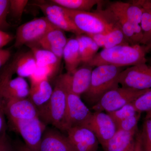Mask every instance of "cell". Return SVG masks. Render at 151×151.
<instances>
[{"mask_svg": "<svg viewBox=\"0 0 151 151\" xmlns=\"http://www.w3.org/2000/svg\"><path fill=\"white\" fill-rule=\"evenodd\" d=\"M12 62L15 73L23 78H29L37 67L35 58L31 51L20 55Z\"/></svg>", "mask_w": 151, "mask_h": 151, "instance_id": "cell-21", "label": "cell"}, {"mask_svg": "<svg viewBox=\"0 0 151 151\" xmlns=\"http://www.w3.org/2000/svg\"><path fill=\"white\" fill-rule=\"evenodd\" d=\"M15 151H32L29 150L25 145L21 144H16L14 147Z\"/></svg>", "mask_w": 151, "mask_h": 151, "instance_id": "cell-42", "label": "cell"}, {"mask_svg": "<svg viewBox=\"0 0 151 151\" xmlns=\"http://www.w3.org/2000/svg\"><path fill=\"white\" fill-rule=\"evenodd\" d=\"M145 49L147 53L151 51V42L147 45L145 46Z\"/></svg>", "mask_w": 151, "mask_h": 151, "instance_id": "cell-44", "label": "cell"}, {"mask_svg": "<svg viewBox=\"0 0 151 151\" xmlns=\"http://www.w3.org/2000/svg\"><path fill=\"white\" fill-rule=\"evenodd\" d=\"M53 90L48 80H45L31 86L28 98L37 110L47 103L51 97Z\"/></svg>", "mask_w": 151, "mask_h": 151, "instance_id": "cell-19", "label": "cell"}, {"mask_svg": "<svg viewBox=\"0 0 151 151\" xmlns=\"http://www.w3.org/2000/svg\"><path fill=\"white\" fill-rule=\"evenodd\" d=\"M118 83L122 87L143 90L151 89V65L140 63L130 66L120 73Z\"/></svg>", "mask_w": 151, "mask_h": 151, "instance_id": "cell-9", "label": "cell"}, {"mask_svg": "<svg viewBox=\"0 0 151 151\" xmlns=\"http://www.w3.org/2000/svg\"><path fill=\"white\" fill-rule=\"evenodd\" d=\"M147 52L145 45H120L112 48L103 49L97 52L86 65L92 67L101 65H111L122 68L147 63Z\"/></svg>", "mask_w": 151, "mask_h": 151, "instance_id": "cell-1", "label": "cell"}, {"mask_svg": "<svg viewBox=\"0 0 151 151\" xmlns=\"http://www.w3.org/2000/svg\"><path fill=\"white\" fill-rule=\"evenodd\" d=\"M4 107L0 108V137L6 133V123Z\"/></svg>", "mask_w": 151, "mask_h": 151, "instance_id": "cell-38", "label": "cell"}, {"mask_svg": "<svg viewBox=\"0 0 151 151\" xmlns=\"http://www.w3.org/2000/svg\"><path fill=\"white\" fill-rule=\"evenodd\" d=\"M141 134L143 141L151 143V111L146 112Z\"/></svg>", "mask_w": 151, "mask_h": 151, "instance_id": "cell-34", "label": "cell"}, {"mask_svg": "<svg viewBox=\"0 0 151 151\" xmlns=\"http://www.w3.org/2000/svg\"><path fill=\"white\" fill-rule=\"evenodd\" d=\"M14 39H15L14 36L0 29V49H2Z\"/></svg>", "mask_w": 151, "mask_h": 151, "instance_id": "cell-36", "label": "cell"}, {"mask_svg": "<svg viewBox=\"0 0 151 151\" xmlns=\"http://www.w3.org/2000/svg\"><path fill=\"white\" fill-rule=\"evenodd\" d=\"M30 88L25 79L18 76L9 80L3 88L2 96L5 102L28 98Z\"/></svg>", "mask_w": 151, "mask_h": 151, "instance_id": "cell-17", "label": "cell"}, {"mask_svg": "<svg viewBox=\"0 0 151 151\" xmlns=\"http://www.w3.org/2000/svg\"><path fill=\"white\" fill-rule=\"evenodd\" d=\"M4 111L9 121L29 120L38 117L36 107L28 98L7 101Z\"/></svg>", "mask_w": 151, "mask_h": 151, "instance_id": "cell-14", "label": "cell"}, {"mask_svg": "<svg viewBox=\"0 0 151 151\" xmlns=\"http://www.w3.org/2000/svg\"><path fill=\"white\" fill-rule=\"evenodd\" d=\"M106 34H96L89 35H87L91 38L99 47H104V42L105 35Z\"/></svg>", "mask_w": 151, "mask_h": 151, "instance_id": "cell-39", "label": "cell"}, {"mask_svg": "<svg viewBox=\"0 0 151 151\" xmlns=\"http://www.w3.org/2000/svg\"><path fill=\"white\" fill-rule=\"evenodd\" d=\"M38 151H76L67 136L58 130L47 128L44 132Z\"/></svg>", "mask_w": 151, "mask_h": 151, "instance_id": "cell-16", "label": "cell"}, {"mask_svg": "<svg viewBox=\"0 0 151 151\" xmlns=\"http://www.w3.org/2000/svg\"><path fill=\"white\" fill-rule=\"evenodd\" d=\"M35 5L40 9L45 17L55 27L63 31L73 33L76 36L84 34L76 27L61 7L51 2L36 3Z\"/></svg>", "mask_w": 151, "mask_h": 151, "instance_id": "cell-11", "label": "cell"}, {"mask_svg": "<svg viewBox=\"0 0 151 151\" xmlns=\"http://www.w3.org/2000/svg\"><path fill=\"white\" fill-rule=\"evenodd\" d=\"M141 113H138L135 116L115 123L117 130L128 132H138V124L140 118Z\"/></svg>", "mask_w": 151, "mask_h": 151, "instance_id": "cell-29", "label": "cell"}, {"mask_svg": "<svg viewBox=\"0 0 151 151\" xmlns=\"http://www.w3.org/2000/svg\"><path fill=\"white\" fill-rule=\"evenodd\" d=\"M66 105V89L58 77L50 99L46 105L37 109L38 117L46 126L51 125L64 132Z\"/></svg>", "mask_w": 151, "mask_h": 151, "instance_id": "cell-3", "label": "cell"}, {"mask_svg": "<svg viewBox=\"0 0 151 151\" xmlns=\"http://www.w3.org/2000/svg\"><path fill=\"white\" fill-rule=\"evenodd\" d=\"M63 9L76 27L86 35L107 34L119 27L110 20L100 9L94 12Z\"/></svg>", "mask_w": 151, "mask_h": 151, "instance_id": "cell-4", "label": "cell"}, {"mask_svg": "<svg viewBox=\"0 0 151 151\" xmlns=\"http://www.w3.org/2000/svg\"><path fill=\"white\" fill-rule=\"evenodd\" d=\"M125 45H129V43L121 29L116 27L105 35L103 49L112 48Z\"/></svg>", "mask_w": 151, "mask_h": 151, "instance_id": "cell-26", "label": "cell"}, {"mask_svg": "<svg viewBox=\"0 0 151 151\" xmlns=\"http://www.w3.org/2000/svg\"><path fill=\"white\" fill-rule=\"evenodd\" d=\"M11 56V52L9 50L0 49V70L9 61Z\"/></svg>", "mask_w": 151, "mask_h": 151, "instance_id": "cell-37", "label": "cell"}, {"mask_svg": "<svg viewBox=\"0 0 151 151\" xmlns=\"http://www.w3.org/2000/svg\"><path fill=\"white\" fill-rule=\"evenodd\" d=\"M0 151H14L13 143L6 133L0 137Z\"/></svg>", "mask_w": 151, "mask_h": 151, "instance_id": "cell-35", "label": "cell"}, {"mask_svg": "<svg viewBox=\"0 0 151 151\" xmlns=\"http://www.w3.org/2000/svg\"><path fill=\"white\" fill-rule=\"evenodd\" d=\"M134 151H145L143 145L141 133L138 132L136 136L135 148Z\"/></svg>", "mask_w": 151, "mask_h": 151, "instance_id": "cell-40", "label": "cell"}, {"mask_svg": "<svg viewBox=\"0 0 151 151\" xmlns=\"http://www.w3.org/2000/svg\"><path fill=\"white\" fill-rule=\"evenodd\" d=\"M50 2L71 10L90 12L92 8L103 2L100 0H52Z\"/></svg>", "mask_w": 151, "mask_h": 151, "instance_id": "cell-24", "label": "cell"}, {"mask_svg": "<svg viewBox=\"0 0 151 151\" xmlns=\"http://www.w3.org/2000/svg\"><path fill=\"white\" fill-rule=\"evenodd\" d=\"M76 38L78 42L81 63L87 64L97 54L99 47L86 35H77Z\"/></svg>", "mask_w": 151, "mask_h": 151, "instance_id": "cell-22", "label": "cell"}, {"mask_svg": "<svg viewBox=\"0 0 151 151\" xmlns=\"http://www.w3.org/2000/svg\"><path fill=\"white\" fill-rule=\"evenodd\" d=\"M138 132L117 130L103 150L105 151H134L136 136Z\"/></svg>", "mask_w": 151, "mask_h": 151, "instance_id": "cell-18", "label": "cell"}, {"mask_svg": "<svg viewBox=\"0 0 151 151\" xmlns=\"http://www.w3.org/2000/svg\"><path fill=\"white\" fill-rule=\"evenodd\" d=\"M10 0H0V29L8 28L9 24L7 21L9 13Z\"/></svg>", "mask_w": 151, "mask_h": 151, "instance_id": "cell-33", "label": "cell"}, {"mask_svg": "<svg viewBox=\"0 0 151 151\" xmlns=\"http://www.w3.org/2000/svg\"><path fill=\"white\" fill-rule=\"evenodd\" d=\"M93 68L84 64L73 72H67L58 77L66 89L81 97L89 89Z\"/></svg>", "mask_w": 151, "mask_h": 151, "instance_id": "cell-12", "label": "cell"}, {"mask_svg": "<svg viewBox=\"0 0 151 151\" xmlns=\"http://www.w3.org/2000/svg\"><path fill=\"white\" fill-rule=\"evenodd\" d=\"M143 9L149 13L151 16V0H137Z\"/></svg>", "mask_w": 151, "mask_h": 151, "instance_id": "cell-41", "label": "cell"}, {"mask_svg": "<svg viewBox=\"0 0 151 151\" xmlns=\"http://www.w3.org/2000/svg\"><path fill=\"white\" fill-rule=\"evenodd\" d=\"M67 41L64 31L55 28L47 33L40 40L28 46L36 47L48 50L61 60L63 58V49Z\"/></svg>", "mask_w": 151, "mask_h": 151, "instance_id": "cell-15", "label": "cell"}, {"mask_svg": "<svg viewBox=\"0 0 151 151\" xmlns=\"http://www.w3.org/2000/svg\"><path fill=\"white\" fill-rule=\"evenodd\" d=\"M147 61H148L149 63H150V65H151V57L150 58H149V59H147Z\"/></svg>", "mask_w": 151, "mask_h": 151, "instance_id": "cell-45", "label": "cell"}, {"mask_svg": "<svg viewBox=\"0 0 151 151\" xmlns=\"http://www.w3.org/2000/svg\"><path fill=\"white\" fill-rule=\"evenodd\" d=\"M63 58L67 72H73L81 63L78 42L76 38L68 40L63 49Z\"/></svg>", "mask_w": 151, "mask_h": 151, "instance_id": "cell-20", "label": "cell"}, {"mask_svg": "<svg viewBox=\"0 0 151 151\" xmlns=\"http://www.w3.org/2000/svg\"><path fill=\"white\" fill-rule=\"evenodd\" d=\"M124 7L126 15L133 26L140 25L143 9L137 1H132L129 2H124Z\"/></svg>", "mask_w": 151, "mask_h": 151, "instance_id": "cell-25", "label": "cell"}, {"mask_svg": "<svg viewBox=\"0 0 151 151\" xmlns=\"http://www.w3.org/2000/svg\"><path fill=\"white\" fill-rule=\"evenodd\" d=\"M139 112L137 111L134 105L131 103L125 105L119 110L107 113L111 116L115 124L135 116Z\"/></svg>", "mask_w": 151, "mask_h": 151, "instance_id": "cell-27", "label": "cell"}, {"mask_svg": "<svg viewBox=\"0 0 151 151\" xmlns=\"http://www.w3.org/2000/svg\"><path fill=\"white\" fill-rule=\"evenodd\" d=\"M132 104L137 111L139 113L151 111V89L141 95Z\"/></svg>", "mask_w": 151, "mask_h": 151, "instance_id": "cell-31", "label": "cell"}, {"mask_svg": "<svg viewBox=\"0 0 151 151\" xmlns=\"http://www.w3.org/2000/svg\"><path fill=\"white\" fill-rule=\"evenodd\" d=\"M143 144L145 151H151V143L143 141Z\"/></svg>", "mask_w": 151, "mask_h": 151, "instance_id": "cell-43", "label": "cell"}, {"mask_svg": "<svg viewBox=\"0 0 151 151\" xmlns=\"http://www.w3.org/2000/svg\"><path fill=\"white\" fill-rule=\"evenodd\" d=\"M65 89L67 105L64 121V132L73 127H84L92 113L82 101L80 96L74 94L66 88Z\"/></svg>", "mask_w": 151, "mask_h": 151, "instance_id": "cell-8", "label": "cell"}, {"mask_svg": "<svg viewBox=\"0 0 151 151\" xmlns=\"http://www.w3.org/2000/svg\"><path fill=\"white\" fill-rule=\"evenodd\" d=\"M140 26L143 35L141 44L146 46L151 42V16L144 9Z\"/></svg>", "mask_w": 151, "mask_h": 151, "instance_id": "cell-28", "label": "cell"}, {"mask_svg": "<svg viewBox=\"0 0 151 151\" xmlns=\"http://www.w3.org/2000/svg\"><path fill=\"white\" fill-rule=\"evenodd\" d=\"M29 47L35 58L37 67H51L58 69L61 60L52 52L36 47Z\"/></svg>", "mask_w": 151, "mask_h": 151, "instance_id": "cell-23", "label": "cell"}, {"mask_svg": "<svg viewBox=\"0 0 151 151\" xmlns=\"http://www.w3.org/2000/svg\"><path fill=\"white\" fill-rule=\"evenodd\" d=\"M15 73L12 62L7 64L0 71V108L4 107L5 102L3 100L2 92L4 86L11 79Z\"/></svg>", "mask_w": 151, "mask_h": 151, "instance_id": "cell-30", "label": "cell"}, {"mask_svg": "<svg viewBox=\"0 0 151 151\" xmlns=\"http://www.w3.org/2000/svg\"><path fill=\"white\" fill-rule=\"evenodd\" d=\"M84 127L94 133L103 148L117 131L116 124L108 113L98 111L92 113Z\"/></svg>", "mask_w": 151, "mask_h": 151, "instance_id": "cell-10", "label": "cell"}, {"mask_svg": "<svg viewBox=\"0 0 151 151\" xmlns=\"http://www.w3.org/2000/svg\"><path fill=\"white\" fill-rule=\"evenodd\" d=\"M28 1L10 0L9 13L14 18L19 20L22 17Z\"/></svg>", "mask_w": 151, "mask_h": 151, "instance_id": "cell-32", "label": "cell"}, {"mask_svg": "<svg viewBox=\"0 0 151 151\" xmlns=\"http://www.w3.org/2000/svg\"><path fill=\"white\" fill-rule=\"evenodd\" d=\"M67 137L76 151H97L99 142L96 136L86 127H73L66 130Z\"/></svg>", "mask_w": 151, "mask_h": 151, "instance_id": "cell-13", "label": "cell"}, {"mask_svg": "<svg viewBox=\"0 0 151 151\" xmlns=\"http://www.w3.org/2000/svg\"><path fill=\"white\" fill-rule=\"evenodd\" d=\"M55 28L57 27L45 17L34 19L18 28L15 36L14 46L20 47L24 45L28 46L35 43Z\"/></svg>", "mask_w": 151, "mask_h": 151, "instance_id": "cell-6", "label": "cell"}, {"mask_svg": "<svg viewBox=\"0 0 151 151\" xmlns=\"http://www.w3.org/2000/svg\"><path fill=\"white\" fill-rule=\"evenodd\" d=\"M123 70L122 68L111 65L95 67L89 89L81 95L85 102L92 107L108 91L119 87L118 77Z\"/></svg>", "mask_w": 151, "mask_h": 151, "instance_id": "cell-2", "label": "cell"}, {"mask_svg": "<svg viewBox=\"0 0 151 151\" xmlns=\"http://www.w3.org/2000/svg\"><path fill=\"white\" fill-rule=\"evenodd\" d=\"M146 90H137L125 87H118L108 91L101 97L92 109L94 112L106 111L111 113L135 101Z\"/></svg>", "mask_w": 151, "mask_h": 151, "instance_id": "cell-5", "label": "cell"}, {"mask_svg": "<svg viewBox=\"0 0 151 151\" xmlns=\"http://www.w3.org/2000/svg\"><path fill=\"white\" fill-rule=\"evenodd\" d=\"M12 127L22 136L25 145L32 151H38L47 126L38 117L29 120L9 121Z\"/></svg>", "mask_w": 151, "mask_h": 151, "instance_id": "cell-7", "label": "cell"}]
</instances>
